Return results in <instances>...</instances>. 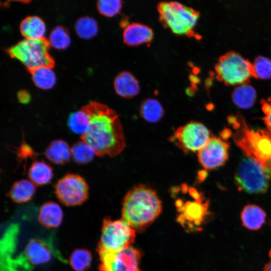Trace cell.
I'll return each instance as SVG.
<instances>
[{
	"mask_svg": "<svg viewBox=\"0 0 271 271\" xmlns=\"http://www.w3.org/2000/svg\"><path fill=\"white\" fill-rule=\"evenodd\" d=\"M81 109L88 115L89 123L86 132L81 136V140L91 147L98 157H114L120 154L125 147V140L116 112L95 101Z\"/></svg>",
	"mask_w": 271,
	"mask_h": 271,
	"instance_id": "1",
	"label": "cell"
},
{
	"mask_svg": "<svg viewBox=\"0 0 271 271\" xmlns=\"http://www.w3.org/2000/svg\"><path fill=\"white\" fill-rule=\"evenodd\" d=\"M162 211V202L156 192L144 185L131 189L124 197L122 220L135 231L149 226Z\"/></svg>",
	"mask_w": 271,
	"mask_h": 271,
	"instance_id": "2",
	"label": "cell"
},
{
	"mask_svg": "<svg viewBox=\"0 0 271 271\" xmlns=\"http://www.w3.org/2000/svg\"><path fill=\"white\" fill-rule=\"evenodd\" d=\"M228 121L234 130L233 139L236 145L271 179V131L251 128L240 116H230Z\"/></svg>",
	"mask_w": 271,
	"mask_h": 271,
	"instance_id": "3",
	"label": "cell"
},
{
	"mask_svg": "<svg viewBox=\"0 0 271 271\" xmlns=\"http://www.w3.org/2000/svg\"><path fill=\"white\" fill-rule=\"evenodd\" d=\"M159 19L166 28L178 35L193 37L199 13L177 2H162L157 5Z\"/></svg>",
	"mask_w": 271,
	"mask_h": 271,
	"instance_id": "4",
	"label": "cell"
},
{
	"mask_svg": "<svg viewBox=\"0 0 271 271\" xmlns=\"http://www.w3.org/2000/svg\"><path fill=\"white\" fill-rule=\"evenodd\" d=\"M50 45L45 38L27 39L6 49L12 58L19 60L30 73L42 67L53 68L55 61L49 53Z\"/></svg>",
	"mask_w": 271,
	"mask_h": 271,
	"instance_id": "5",
	"label": "cell"
},
{
	"mask_svg": "<svg viewBox=\"0 0 271 271\" xmlns=\"http://www.w3.org/2000/svg\"><path fill=\"white\" fill-rule=\"evenodd\" d=\"M136 238V231L121 220L104 219L97 249L118 251L130 247Z\"/></svg>",
	"mask_w": 271,
	"mask_h": 271,
	"instance_id": "6",
	"label": "cell"
},
{
	"mask_svg": "<svg viewBox=\"0 0 271 271\" xmlns=\"http://www.w3.org/2000/svg\"><path fill=\"white\" fill-rule=\"evenodd\" d=\"M215 70L220 79L232 85L246 83L253 75L251 64L240 54L234 52L222 56L217 63Z\"/></svg>",
	"mask_w": 271,
	"mask_h": 271,
	"instance_id": "7",
	"label": "cell"
},
{
	"mask_svg": "<svg viewBox=\"0 0 271 271\" xmlns=\"http://www.w3.org/2000/svg\"><path fill=\"white\" fill-rule=\"evenodd\" d=\"M269 179L261 167L247 157L241 162L234 177L240 191L251 194L265 193L268 187Z\"/></svg>",
	"mask_w": 271,
	"mask_h": 271,
	"instance_id": "8",
	"label": "cell"
},
{
	"mask_svg": "<svg viewBox=\"0 0 271 271\" xmlns=\"http://www.w3.org/2000/svg\"><path fill=\"white\" fill-rule=\"evenodd\" d=\"M54 188L57 198L67 206L81 205L89 196V187L86 180L77 174H67L57 182Z\"/></svg>",
	"mask_w": 271,
	"mask_h": 271,
	"instance_id": "9",
	"label": "cell"
},
{
	"mask_svg": "<svg viewBox=\"0 0 271 271\" xmlns=\"http://www.w3.org/2000/svg\"><path fill=\"white\" fill-rule=\"evenodd\" d=\"M97 251L100 261L99 271H140L141 253L132 246L118 251Z\"/></svg>",
	"mask_w": 271,
	"mask_h": 271,
	"instance_id": "10",
	"label": "cell"
},
{
	"mask_svg": "<svg viewBox=\"0 0 271 271\" xmlns=\"http://www.w3.org/2000/svg\"><path fill=\"white\" fill-rule=\"evenodd\" d=\"M211 138L209 130L202 123L191 121L179 127L172 141L185 152H198Z\"/></svg>",
	"mask_w": 271,
	"mask_h": 271,
	"instance_id": "11",
	"label": "cell"
},
{
	"mask_svg": "<svg viewBox=\"0 0 271 271\" xmlns=\"http://www.w3.org/2000/svg\"><path fill=\"white\" fill-rule=\"evenodd\" d=\"M229 145L220 138L212 137L198 152V159L201 166L208 170L224 165L228 158Z\"/></svg>",
	"mask_w": 271,
	"mask_h": 271,
	"instance_id": "12",
	"label": "cell"
},
{
	"mask_svg": "<svg viewBox=\"0 0 271 271\" xmlns=\"http://www.w3.org/2000/svg\"><path fill=\"white\" fill-rule=\"evenodd\" d=\"M53 253L44 241L38 238L30 240L24 252V258L29 265H40L49 261Z\"/></svg>",
	"mask_w": 271,
	"mask_h": 271,
	"instance_id": "13",
	"label": "cell"
},
{
	"mask_svg": "<svg viewBox=\"0 0 271 271\" xmlns=\"http://www.w3.org/2000/svg\"><path fill=\"white\" fill-rule=\"evenodd\" d=\"M122 37L125 44L134 47L150 43L153 39L154 32L150 27L146 25L133 23L124 28Z\"/></svg>",
	"mask_w": 271,
	"mask_h": 271,
	"instance_id": "14",
	"label": "cell"
},
{
	"mask_svg": "<svg viewBox=\"0 0 271 271\" xmlns=\"http://www.w3.org/2000/svg\"><path fill=\"white\" fill-rule=\"evenodd\" d=\"M113 85L116 93L126 98L137 95L140 90L137 79L130 72L125 71L119 73L115 77Z\"/></svg>",
	"mask_w": 271,
	"mask_h": 271,
	"instance_id": "15",
	"label": "cell"
},
{
	"mask_svg": "<svg viewBox=\"0 0 271 271\" xmlns=\"http://www.w3.org/2000/svg\"><path fill=\"white\" fill-rule=\"evenodd\" d=\"M63 216L61 207L57 203L50 201L41 206L38 220L42 225L47 228H56L61 224Z\"/></svg>",
	"mask_w": 271,
	"mask_h": 271,
	"instance_id": "16",
	"label": "cell"
},
{
	"mask_svg": "<svg viewBox=\"0 0 271 271\" xmlns=\"http://www.w3.org/2000/svg\"><path fill=\"white\" fill-rule=\"evenodd\" d=\"M46 157L52 163L57 165H64L68 163L72 157L71 149L62 140L51 141L45 151Z\"/></svg>",
	"mask_w": 271,
	"mask_h": 271,
	"instance_id": "17",
	"label": "cell"
},
{
	"mask_svg": "<svg viewBox=\"0 0 271 271\" xmlns=\"http://www.w3.org/2000/svg\"><path fill=\"white\" fill-rule=\"evenodd\" d=\"M208 205L202 204L201 201L189 202L186 204L184 213L180 220L182 224H189L190 226H198L201 224L207 214Z\"/></svg>",
	"mask_w": 271,
	"mask_h": 271,
	"instance_id": "18",
	"label": "cell"
},
{
	"mask_svg": "<svg viewBox=\"0 0 271 271\" xmlns=\"http://www.w3.org/2000/svg\"><path fill=\"white\" fill-rule=\"evenodd\" d=\"M240 218L242 225L246 229L251 230H257L261 228L264 223L266 214L260 207L249 204L242 209Z\"/></svg>",
	"mask_w": 271,
	"mask_h": 271,
	"instance_id": "19",
	"label": "cell"
},
{
	"mask_svg": "<svg viewBox=\"0 0 271 271\" xmlns=\"http://www.w3.org/2000/svg\"><path fill=\"white\" fill-rule=\"evenodd\" d=\"M28 175L36 186L45 185L49 183L53 177V169L44 161L36 160L30 167Z\"/></svg>",
	"mask_w": 271,
	"mask_h": 271,
	"instance_id": "20",
	"label": "cell"
},
{
	"mask_svg": "<svg viewBox=\"0 0 271 271\" xmlns=\"http://www.w3.org/2000/svg\"><path fill=\"white\" fill-rule=\"evenodd\" d=\"M35 191L36 186L30 180L22 179L13 184L8 195L13 202L21 204L31 200Z\"/></svg>",
	"mask_w": 271,
	"mask_h": 271,
	"instance_id": "21",
	"label": "cell"
},
{
	"mask_svg": "<svg viewBox=\"0 0 271 271\" xmlns=\"http://www.w3.org/2000/svg\"><path fill=\"white\" fill-rule=\"evenodd\" d=\"M21 34L27 39H38L44 38L46 26L43 21L36 16H28L21 23Z\"/></svg>",
	"mask_w": 271,
	"mask_h": 271,
	"instance_id": "22",
	"label": "cell"
},
{
	"mask_svg": "<svg viewBox=\"0 0 271 271\" xmlns=\"http://www.w3.org/2000/svg\"><path fill=\"white\" fill-rule=\"evenodd\" d=\"M232 100L238 107L246 109L251 107L256 98V91L250 84L244 83L236 86L232 94Z\"/></svg>",
	"mask_w": 271,
	"mask_h": 271,
	"instance_id": "23",
	"label": "cell"
},
{
	"mask_svg": "<svg viewBox=\"0 0 271 271\" xmlns=\"http://www.w3.org/2000/svg\"><path fill=\"white\" fill-rule=\"evenodd\" d=\"M140 114L146 121L157 122L163 117L164 110L161 103L154 98L145 100L140 106Z\"/></svg>",
	"mask_w": 271,
	"mask_h": 271,
	"instance_id": "24",
	"label": "cell"
},
{
	"mask_svg": "<svg viewBox=\"0 0 271 271\" xmlns=\"http://www.w3.org/2000/svg\"><path fill=\"white\" fill-rule=\"evenodd\" d=\"M52 68L42 67L30 72L32 80L37 87L42 89H49L54 86L56 79Z\"/></svg>",
	"mask_w": 271,
	"mask_h": 271,
	"instance_id": "25",
	"label": "cell"
},
{
	"mask_svg": "<svg viewBox=\"0 0 271 271\" xmlns=\"http://www.w3.org/2000/svg\"><path fill=\"white\" fill-rule=\"evenodd\" d=\"M73 160L78 165H85L91 162L95 154L94 150L82 140L75 143L71 148Z\"/></svg>",
	"mask_w": 271,
	"mask_h": 271,
	"instance_id": "26",
	"label": "cell"
},
{
	"mask_svg": "<svg viewBox=\"0 0 271 271\" xmlns=\"http://www.w3.org/2000/svg\"><path fill=\"white\" fill-rule=\"evenodd\" d=\"M75 29L77 35L84 39L93 38L98 32L96 21L88 16L79 18L76 22Z\"/></svg>",
	"mask_w": 271,
	"mask_h": 271,
	"instance_id": "27",
	"label": "cell"
},
{
	"mask_svg": "<svg viewBox=\"0 0 271 271\" xmlns=\"http://www.w3.org/2000/svg\"><path fill=\"white\" fill-rule=\"evenodd\" d=\"M92 261V254L86 249H76L71 253L69 263L75 271H85Z\"/></svg>",
	"mask_w": 271,
	"mask_h": 271,
	"instance_id": "28",
	"label": "cell"
},
{
	"mask_svg": "<svg viewBox=\"0 0 271 271\" xmlns=\"http://www.w3.org/2000/svg\"><path fill=\"white\" fill-rule=\"evenodd\" d=\"M48 41L50 46L53 48L59 50L65 49L70 44L69 31L62 26H57L51 32Z\"/></svg>",
	"mask_w": 271,
	"mask_h": 271,
	"instance_id": "29",
	"label": "cell"
},
{
	"mask_svg": "<svg viewBox=\"0 0 271 271\" xmlns=\"http://www.w3.org/2000/svg\"><path fill=\"white\" fill-rule=\"evenodd\" d=\"M89 119L87 113L81 108L71 113L68 117V125L72 131L81 136L87 130Z\"/></svg>",
	"mask_w": 271,
	"mask_h": 271,
	"instance_id": "30",
	"label": "cell"
},
{
	"mask_svg": "<svg viewBox=\"0 0 271 271\" xmlns=\"http://www.w3.org/2000/svg\"><path fill=\"white\" fill-rule=\"evenodd\" d=\"M252 75L261 79L271 78V59L259 56L251 64Z\"/></svg>",
	"mask_w": 271,
	"mask_h": 271,
	"instance_id": "31",
	"label": "cell"
},
{
	"mask_svg": "<svg viewBox=\"0 0 271 271\" xmlns=\"http://www.w3.org/2000/svg\"><path fill=\"white\" fill-rule=\"evenodd\" d=\"M122 2L119 0H100L97 3V8L100 14L112 17L119 13Z\"/></svg>",
	"mask_w": 271,
	"mask_h": 271,
	"instance_id": "32",
	"label": "cell"
},
{
	"mask_svg": "<svg viewBox=\"0 0 271 271\" xmlns=\"http://www.w3.org/2000/svg\"><path fill=\"white\" fill-rule=\"evenodd\" d=\"M16 154L20 161L26 160L28 158L33 159L37 155V153L25 140H23L20 147L17 148Z\"/></svg>",
	"mask_w": 271,
	"mask_h": 271,
	"instance_id": "33",
	"label": "cell"
},
{
	"mask_svg": "<svg viewBox=\"0 0 271 271\" xmlns=\"http://www.w3.org/2000/svg\"><path fill=\"white\" fill-rule=\"evenodd\" d=\"M262 110L264 114L263 118L265 125L271 131V101L264 102L262 105Z\"/></svg>",
	"mask_w": 271,
	"mask_h": 271,
	"instance_id": "34",
	"label": "cell"
},
{
	"mask_svg": "<svg viewBox=\"0 0 271 271\" xmlns=\"http://www.w3.org/2000/svg\"><path fill=\"white\" fill-rule=\"evenodd\" d=\"M17 96L19 101L24 104L28 103L31 99V96L29 93L25 90L20 91Z\"/></svg>",
	"mask_w": 271,
	"mask_h": 271,
	"instance_id": "35",
	"label": "cell"
},
{
	"mask_svg": "<svg viewBox=\"0 0 271 271\" xmlns=\"http://www.w3.org/2000/svg\"><path fill=\"white\" fill-rule=\"evenodd\" d=\"M269 260L266 263L262 269V271H271V249L268 252Z\"/></svg>",
	"mask_w": 271,
	"mask_h": 271,
	"instance_id": "36",
	"label": "cell"
},
{
	"mask_svg": "<svg viewBox=\"0 0 271 271\" xmlns=\"http://www.w3.org/2000/svg\"><path fill=\"white\" fill-rule=\"evenodd\" d=\"M189 78L192 83L196 84L199 82V78L194 75H190Z\"/></svg>",
	"mask_w": 271,
	"mask_h": 271,
	"instance_id": "37",
	"label": "cell"
}]
</instances>
